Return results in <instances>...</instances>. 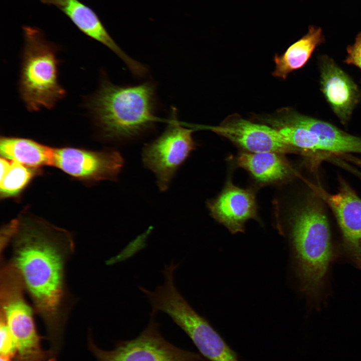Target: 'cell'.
<instances>
[{
    "label": "cell",
    "mask_w": 361,
    "mask_h": 361,
    "mask_svg": "<svg viewBox=\"0 0 361 361\" xmlns=\"http://www.w3.org/2000/svg\"><path fill=\"white\" fill-rule=\"evenodd\" d=\"M7 247L11 251L8 261L20 274L45 326L50 350L57 355L72 306L65 266L74 249L72 236L46 221L23 215L2 229L0 249Z\"/></svg>",
    "instance_id": "obj_1"
},
{
    "label": "cell",
    "mask_w": 361,
    "mask_h": 361,
    "mask_svg": "<svg viewBox=\"0 0 361 361\" xmlns=\"http://www.w3.org/2000/svg\"><path fill=\"white\" fill-rule=\"evenodd\" d=\"M155 91L149 82L119 86L104 78L85 105L104 137L127 142L151 131L160 121L155 115Z\"/></svg>",
    "instance_id": "obj_2"
},
{
    "label": "cell",
    "mask_w": 361,
    "mask_h": 361,
    "mask_svg": "<svg viewBox=\"0 0 361 361\" xmlns=\"http://www.w3.org/2000/svg\"><path fill=\"white\" fill-rule=\"evenodd\" d=\"M291 221L290 242L300 288L309 299L317 301L335 257L328 221L314 200L298 208Z\"/></svg>",
    "instance_id": "obj_3"
},
{
    "label": "cell",
    "mask_w": 361,
    "mask_h": 361,
    "mask_svg": "<svg viewBox=\"0 0 361 361\" xmlns=\"http://www.w3.org/2000/svg\"><path fill=\"white\" fill-rule=\"evenodd\" d=\"M19 81L21 98L31 112L51 109L66 92L58 81V48L40 29L25 26Z\"/></svg>",
    "instance_id": "obj_4"
},
{
    "label": "cell",
    "mask_w": 361,
    "mask_h": 361,
    "mask_svg": "<svg viewBox=\"0 0 361 361\" xmlns=\"http://www.w3.org/2000/svg\"><path fill=\"white\" fill-rule=\"evenodd\" d=\"M152 311L167 314L191 338L200 353L209 361H240L236 352L204 317L200 315L177 289L174 279L148 294Z\"/></svg>",
    "instance_id": "obj_5"
},
{
    "label": "cell",
    "mask_w": 361,
    "mask_h": 361,
    "mask_svg": "<svg viewBox=\"0 0 361 361\" xmlns=\"http://www.w3.org/2000/svg\"><path fill=\"white\" fill-rule=\"evenodd\" d=\"M176 112L173 108L164 130L142 150L143 164L155 174L161 192L169 189L178 169L197 147L194 130L183 126Z\"/></svg>",
    "instance_id": "obj_6"
},
{
    "label": "cell",
    "mask_w": 361,
    "mask_h": 361,
    "mask_svg": "<svg viewBox=\"0 0 361 361\" xmlns=\"http://www.w3.org/2000/svg\"><path fill=\"white\" fill-rule=\"evenodd\" d=\"M156 314L151 313L147 327L136 337L118 341L112 350L98 347L89 336L88 347L97 361H204L200 354L181 349L160 333Z\"/></svg>",
    "instance_id": "obj_7"
},
{
    "label": "cell",
    "mask_w": 361,
    "mask_h": 361,
    "mask_svg": "<svg viewBox=\"0 0 361 361\" xmlns=\"http://www.w3.org/2000/svg\"><path fill=\"white\" fill-rule=\"evenodd\" d=\"M24 288L11 285L0 292V316L5 320L15 341L19 361H55L50 350H44L27 301Z\"/></svg>",
    "instance_id": "obj_8"
},
{
    "label": "cell",
    "mask_w": 361,
    "mask_h": 361,
    "mask_svg": "<svg viewBox=\"0 0 361 361\" xmlns=\"http://www.w3.org/2000/svg\"><path fill=\"white\" fill-rule=\"evenodd\" d=\"M339 189L331 194L319 184L308 183L314 194L332 211L342 234L341 251L361 269V199L341 178Z\"/></svg>",
    "instance_id": "obj_9"
},
{
    "label": "cell",
    "mask_w": 361,
    "mask_h": 361,
    "mask_svg": "<svg viewBox=\"0 0 361 361\" xmlns=\"http://www.w3.org/2000/svg\"><path fill=\"white\" fill-rule=\"evenodd\" d=\"M124 159L116 150L93 151L72 147L54 148L52 165L80 179L116 180Z\"/></svg>",
    "instance_id": "obj_10"
},
{
    "label": "cell",
    "mask_w": 361,
    "mask_h": 361,
    "mask_svg": "<svg viewBox=\"0 0 361 361\" xmlns=\"http://www.w3.org/2000/svg\"><path fill=\"white\" fill-rule=\"evenodd\" d=\"M198 128L210 130L248 152H297L275 128L247 120L237 113L228 116L218 125H199Z\"/></svg>",
    "instance_id": "obj_11"
},
{
    "label": "cell",
    "mask_w": 361,
    "mask_h": 361,
    "mask_svg": "<svg viewBox=\"0 0 361 361\" xmlns=\"http://www.w3.org/2000/svg\"><path fill=\"white\" fill-rule=\"evenodd\" d=\"M40 1L44 4L56 7L66 15L80 31L110 49L125 63L134 75L141 77L146 75L147 68L131 59L122 50L91 8L79 0Z\"/></svg>",
    "instance_id": "obj_12"
},
{
    "label": "cell",
    "mask_w": 361,
    "mask_h": 361,
    "mask_svg": "<svg viewBox=\"0 0 361 361\" xmlns=\"http://www.w3.org/2000/svg\"><path fill=\"white\" fill-rule=\"evenodd\" d=\"M207 206L211 216L232 234L244 233L249 220H258L253 192L239 188L230 180L216 198L207 202Z\"/></svg>",
    "instance_id": "obj_13"
},
{
    "label": "cell",
    "mask_w": 361,
    "mask_h": 361,
    "mask_svg": "<svg viewBox=\"0 0 361 361\" xmlns=\"http://www.w3.org/2000/svg\"><path fill=\"white\" fill-rule=\"evenodd\" d=\"M319 69L321 90L342 124H346L360 99L358 86L328 56L320 57Z\"/></svg>",
    "instance_id": "obj_14"
},
{
    "label": "cell",
    "mask_w": 361,
    "mask_h": 361,
    "mask_svg": "<svg viewBox=\"0 0 361 361\" xmlns=\"http://www.w3.org/2000/svg\"><path fill=\"white\" fill-rule=\"evenodd\" d=\"M270 117L305 127L313 132L323 152L339 155L361 153V137L347 133L328 122L303 115L289 107L279 109L270 115Z\"/></svg>",
    "instance_id": "obj_15"
},
{
    "label": "cell",
    "mask_w": 361,
    "mask_h": 361,
    "mask_svg": "<svg viewBox=\"0 0 361 361\" xmlns=\"http://www.w3.org/2000/svg\"><path fill=\"white\" fill-rule=\"evenodd\" d=\"M281 154L273 152H241L237 157V163L260 183H276L290 178L293 172Z\"/></svg>",
    "instance_id": "obj_16"
},
{
    "label": "cell",
    "mask_w": 361,
    "mask_h": 361,
    "mask_svg": "<svg viewBox=\"0 0 361 361\" xmlns=\"http://www.w3.org/2000/svg\"><path fill=\"white\" fill-rule=\"evenodd\" d=\"M324 41L321 29L310 26L307 33L290 45L284 53L275 55L273 59L275 68L272 75L285 80L292 72L302 68L316 48Z\"/></svg>",
    "instance_id": "obj_17"
},
{
    "label": "cell",
    "mask_w": 361,
    "mask_h": 361,
    "mask_svg": "<svg viewBox=\"0 0 361 361\" xmlns=\"http://www.w3.org/2000/svg\"><path fill=\"white\" fill-rule=\"evenodd\" d=\"M2 157L30 167L52 165L54 148L33 140L15 137H2Z\"/></svg>",
    "instance_id": "obj_18"
},
{
    "label": "cell",
    "mask_w": 361,
    "mask_h": 361,
    "mask_svg": "<svg viewBox=\"0 0 361 361\" xmlns=\"http://www.w3.org/2000/svg\"><path fill=\"white\" fill-rule=\"evenodd\" d=\"M0 193L2 197L18 195L34 176L32 167L1 157Z\"/></svg>",
    "instance_id": "obj_19"
},
{
    "label": "cell",
    "mask_w": 361,
    "mask_h": 361,
    "mask_svg": "<svg viewBox=\"0 0 361 361\" xmlns=\"http://www.w3.org/2000/svg\"><path fill=\"white\" fill-rule=\"evenodd\" d=\"M1 357L13 358L17 355L16 344L12 334L5 322L0 317Z\"/></svg>",
    "instance_id": "obj_20"
},
{
    "label": "cell",
    "mask_w": 361,
    "mask_h": 361,
    "mask_svg": "<svg viewBox=\"0 0 361 361\" xmlns=\"http://www.w3.org/2000/svg\"><path fill=\"white\" fill-rule=\"evenodd\" d=\"M347 54L344 62L361 70V33L356 36L354 44L347 47Z\"/></svg>",
    "instance_id": "obj_21"
},
{
    "label": "cell",
    "mask_w": 361,
    "mask_h": 361,
    "mask_svg": "<svg viewBox=\"0 0 361 361\" xmlns=\"http://www.w3.org/2000/svg\"><path fill=\"white\" fill-rule=\"evenodd\" d=\"M0 361H19L17 356L13 358H7L3 357H1Z\"/></svg>",
    "instance_id": "obj_22"
},
{
    "label": "cell",
    "mask_w": 361,
    "mask_h": 361,
    "mask_svg": "<svg viewBox=\"0 0 361 361\" xmlns=\"http://www.w3.org/2000/svg\"><path fill=\"white\" fill-rule=\"evenodd\" d=\"M355 165L359 169L361 174V158H358L355 161Z\"/></svg>",
    "instance_id": "obj_23"
}]
</instances>
